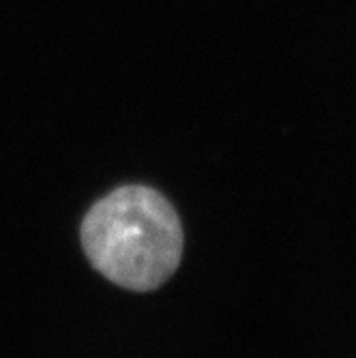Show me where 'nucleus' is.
Instances as JSON below:
<instances>
[{"label":"nucleus","mask_w":356,"mask_h":358,"mask_svg":"<svg viewBox=\"0 0 356 358\" xmlns=\"http://www.w3.org/2000/svg\"><path fill=\"white\" fill-rule=\"evenodd\" d=\"M90 264L112 283L148 292L180 264L183 227L176 210L148 187H120L97 202L82 223Z\"/></svg>","instance_id":"nucleus-1"}]
</instances>
